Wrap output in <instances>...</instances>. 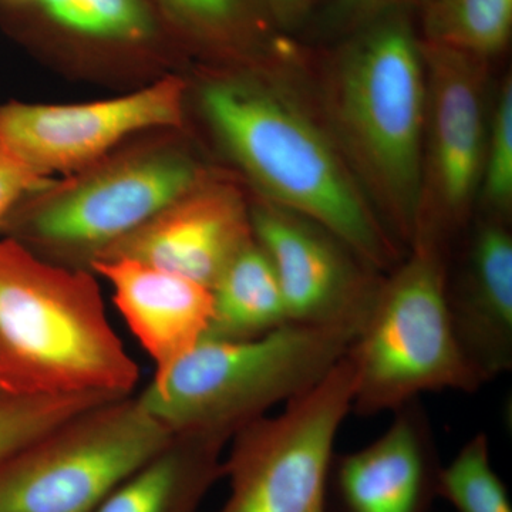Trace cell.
<instances>
[{"instance_id": "cell-12", "label": "cell", "mask_w": 512, "mask_h": 512, "mask_svg": "<svg viewBox=\"0 0 512 512\" xmlns=\"http://www.w3.org/2000/svg\"><path fill=\"white\" fill-rule=\"evenodd\" d=\"M251 241V211L241 194L229 185L201 180L90 261L134 259L211 289L229 262Z\"/></svg>"}, {"instance_id": "cell-1", "label": "cell", "mask_w": 512, "mask_h": 512, "mask_svg": "<svg viewBox=\"0 0 512 512\" xmlns=\"http://www.w3.org/2000/svg\"><path fill=\"white\" fill-rule=\"evenodd\" d=\"M201 104L228 153L276 207L326 229L377 272L402 261L348 164L292 100L255 80L224 77L202 89Z\"/></svg>"}, {"instance_id": "cell-11", "label": "cell", "mask_w": 512, "mask_h": 512, "mask_svg": "<svg viewBox=\"0 0 512 512\" xmlns=\"http://www.w3.org/2000/svg\"><path fill=\"white\" fill-rule=\"evenodd\" d=\"M252 234L281 286L289 322L359 335L382 279L326 229L274 204L251 210Z\"/></svg>"}, {"instance_id": "cell-10", "label": "cell", "mask_w": 512, "mask_h": 512, "mask_svg": "<svg viewBox=\"0 0 512 512\" xmlns=\"http://www.w3.org/2000/svg\"><path fill=\"white\" fill-rule=\"evenodd\" d=\"M427 77L423 197L417 228L450 242L463 228L484 167V60L421 40Z\"/></svg>"}, {"instance_id": "cell-14", "label": "cell", "mask_w": 512, "mask_h": 512, "mask_svg": "<svg viewBox=\"0 0 512 512\" xmlns=\"http://www.w3.org/2000/svg\"><path fill=\"white\" fill-rule=\"evenodd\" d=\"M446 298L461 352L484 384L512 367V238L505 222H481Z\"/></svg>"}, {"instance_id": "cell-24", "label": "cell", "mask_w": 512, "mask_h": 512, "mask_svg": "<svg viewBox=\"0 0 512 512\" xmlns=\"http://www.w3.org/2000/svg\"><path fill=\"white\" fill-rule=\"evenodd\" d=\"M55 184L53 178L35 173L0 147V229L20 202Z\"/></svg>"}, {"instance_id": "cell-9", "label": "cell", "mask_w": 512, "mask_h": 512, "mask_svg": "<svg viewBox=\"0 0 512 512\" xmlns=\"http://www.w3.org/2000/svg\"><path fill=\"white\" fill-rule=\"evenodd\" d=\"M184 96L183 80L165 77L126 96L92 103L12 101L0 106V147L43 177L83 171L133 134L180 126Z\"/></svg>"}, {"instance_id": "cell-20", "label": "cell", "mask_w": 512, "mask_h": 512, "mask_svg": "<svg viewBox=\"0 0 512 512\" xmlns=\"http://www.w3.org/2000/svg\"><path fill=\"white\" fill-rule=\"evenodd\" d=\"M423 42L485 60L507 46L512 0H426Z\"/></svg>"}, {"instance_id": "cell-22", "label": "cell", "mask_w": 512, "mask_h": 512, "mask_svg": "<svg viewBox=\"0 0 512 512\" xmlns=\"http://www.w3.org/2000/svg\"><path fill=\"white\" fill-rule=\"evenodd\" d=\"M111 399L106 394L0 397V460L76 414Z\"/></svg>"}, {"instance_id": "cell-2", "label": "cell", "mask_w": 512, "mask_h": 512, "mask_svg": "<svg viewBox=\"0 0 512 512\" xmlns=\"http://www.w3.org/2000/svg\"><path fill=\"white\" fill-rule=\"evenodd\" d=\"M138 379L94 276L0 239V397H123Z\"/></svg>"}, {"instance_id": "cell-13", "label": "cell", "mask_w": 512, "mask_h": 512, "mask_svg": "<svg viewBox=\"0 0 512 512\" xmlns=\"http://www.w3.org/2000/svg\"><path fill=\"white\" fill-rule=\"evenodd\" d=\"M394 413L379 439L333 457L326 512H429L441 467L429 414L419 399Z\"/></svg>"}, {"instance_id": "cell-16", "label": "cell", "mask_w": 512, "mask_h": 512, "mask_svg": "<svg viewBox=\"0 0 512 512\" xmlns=\"http://www.w3.org/2000/svg\"><path fill=\"white\" fill-rule=\"evenodd\" d=\"M57 45L101 55H146L171 33L151 0H32L15 10Z\"/></svg>"}, {"instance_id": "cell-21", "label": "cell", "mask_w": 512, "mask_h": 512, "mask_svg": "<svg viewBox=\"0 0 512 512\" xmlns=\"http://www.w3.org/2000/svg\"><path fill=\"white\" fill-rule=\"evenodd\" d=\"M439 498L457 512H512L507 487L491 466L487 434H476L441 467Z\"/></svg>"}, {"instance_id": "cell-15", "label": "cell", "mask_w": 512, "mask_h": 512, "mask_svg": "<svg viewBox=\"0 0 512 512\" xmlns=\"http://www.w3.org/2000/svg\"><path fill=\"white\" fill-rule=\"evenodd\" d=\"M90 269L109 281L131 333L163 373L210 330L214 298L207 286L128 258H97Z\"/></svg>"}, {"instance_id": "cell-18", "label": "cell", "mask_w": 512, "mask_h": 512, "mask_svg": "<svg viewBox=\"0 0 512 512\" xmlns=\"http://www.w3.org/2000/svg\"><path fill=\"white\" fill-rule=\"evenodd\" d=\"M211 291L208 338L254 339L289 322L274 266L255 239L229 262Z\"/></svg>"}, {"instance_id": "cell-3", "label": "cell", "mask_w": 512, "mask_h": 512, "mask_svg": "<svg viewBox=\"0 0 512 512\" xmlns=\"http://www.w3.org/2000/svg\"><path fill=\"white\" fill-rule=\"evenodd\" d=\"M333 117L373 210L397 244L419 222L427 77L421 40L399 12L367 23L336 64Z\"/></svg>"}, {"instance_id": "cell-4", "label": "cell", "mask_w": 512, "mask_h": 512, "mask_svg": "<svg viewBox=\"0 0 512 512\" xmlns=\"http://www.w3.org/2000/svg\"><path fill=\"white\" fill-rule=\"evenodd\" d=\"M355 338L350 330L295 322L254 339L205 336L137 397L173 436L231 441L325 379Z\"/></svg>"}, {"instance_id": "cell-7", "label": "cell", "mask_w": 512, "mask_h": 512, "mask_svg": "<svg viewBox=\"0 0 512 512\" xmlns=\"http://www.w3.org/2000/svg\"><path fill=\"white\" fill-rule=\"evenodd\" d=\"M73 183L20 202L2 229L25 247L86 255L87 262L136 231L202 180L174 148H147L96 163Z\"/></svg>"}, {"instance_id": "cell-8", "label": "cell", "mask_w": 512, "mask_h": 512, "mask_svg": "<svg viewBox=\"0 0 512 512\" xmlns=\"http://www.w3.org/2000/svg\"><path fill=\"white\" fill-rule=\"evenodd\" d=\"M353 396L355 367L346 353L278 416L239 430L222 461L229 494L218 512H326L333 448Z\"/></svg>"}, {"instance_id": "cell-27", "label": "cell", "mask_w": 512, "mask_h": 512, "mask_svg": "<svg viewBox=\"0 0 512 512\" xmlns=\"http://www.w3.org/2000/svg\"><path fill=\"white\" fill-rule=\"evenodd\" d=\"M30 2H32V0H0V3H2L5 8L12 10L26 8Z\"/></svg>"}, {"instance_id": "cell-17", "label": "cell", "mask_w": 512, "mask_h": 512, "mask_svg": "<svg viewBox=\"0 0 512 512\" xmlns=\"http://www.w3.org/2000/svg\"><path fill=\"white\" fill-rule=\"evenodd\" d=\"M221 437L174 436L143 467L117 485L94 512H198L222 478Z\"/></svg>"}, {"instance_id": "cell-19", "label": "cell", "mask_w": 512, "mask_h": 512, "mask_svg": "<svg viewBox=\"0 0 512 512\" xmlns=\"http://www.w3.org/2000/svg\"><path fill=\"white\" fill-rule=\"evenodd\" d=\"M170 33L192 43L245 52L265 42L268 16L256 0H151Z\"/></svg>"}, {"instance_id": "cell-25", "label": "cell", "mask_w": 512, "mask_h": 512, "mask_svg": "<svg viewBox=\"0 0 512 512\" xmlns=\"http://www.w3.org/2000/svg\"><path fill=\"white\" fill-rule=\"evenodd\" d=\"M269 20L281 25H293L305 18L313 0H256Z\"/></svg>"}, {"instance_id": "cell-23", "label": "cell", "mask_w": 512, "mask_h": 512, "mask_svg": "<svg viewBox=\"0 0 512 512\" xmlns=\"http://www.w3.org/2000/svg\"><path fill=\"white\" fill-rule=\"evenodd\" d=\"M485 141L481 183L485 200L495 211L507 212L512 200V82L505 80L498 94L490 133Z\"/></svg>"}, {"instance_id": "cell-26", "label": "cell", "mask_w": 512, "mask_h": 512, "mask_svg": "<svg viewBox=\"0 0 512 512\" xmlns=\"http://www.w3.org/2000/svg\"><path fill=\"white\" fill-rule=\"evenodd\" d=\"M414 2L420 0H348V5L355 10L356 15L372 20L384 13L396 12V9Z\"/></svg>"}, {"instance_id": "cell-5", "label": "cell", "mask_w": 512, "mask_h": 512, "mask_svg": "<svg viewBox=\"0 0 512 512\" xmlns=\"http://www.w3.org/2000/svg\"><path fill=\"white\" fill-rule=\"evenodd\" d=\"M448 242L417 229L409 252L382 279L372 311L348 350L355 367L352 412H396L427 392L484 386L467 362L448 313Z\"/></svg>"}, {"instance_id": "cell-6", "label": "cell", "mask_w": 512, "mask_h": 512, "mask_svg": "<svg viewBox=\"0 0 512 512\" xmlns=\"http://www.w3.org/2000/svg\"><path fill=\"white\" fill-rule=\"evenodd\" d=\"M173 439L133 394L97 404L0 460V512H94Z\"/></svg>"}]
</instances>
